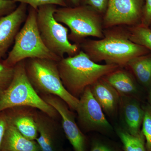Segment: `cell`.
Listing matches in <instances>:
<instances>
[{
	"instance_id": "22",
	"label": "cell",
	"mask_w": 151,
	"mask_h": 151,
	"mask_svg": "<svg viewBox=\"0 0 151 151\" xmlns=\"http://www.w3.org/2000/svg\"><path fill=\"white\" fill-rule=\"evenodd\" d=\"M14 67H8L4 64L3 60L0 59V94L5 91L13 78Z\"/></svg>"
},
{
	"instance_id": "8",
	"label": "cell",
	"mask_w": 151,
	"mask_h": 151,
	"mask_svg": "<svg viewBox=\"0 0 151 151\" xmlns=\"http://www.w3.org/2000/svg\"><path fill=\"white\" fill-rule=\"evenodd\" d=\"M75 111L77 113L78 126L82 132H97L107 134L113 131V127L92 94L90 86L86 87L79 98Z\"/></svg>"
},
{
	"instance_id": "13",
	"label": "cell",
	"mask_w": 151,
	"mask_h": 151,
	"mask_svg": "<svg viewBox=\"0 0 151 151\" xmlns=\"http://www.w3.org/2000/svg\"><path fill=\"white\" fill-rule=\"evenodd\" d=\"M37 109L28 106H17L4 111L9 122L25 137L36 140L38 137L36 116Z\"/></svg>"
},
{
	"instance_id": "31",
	"label": "cell",
	"mask_w": 151,
	"mask_h": 151,
	"mask_svg": "<svg viewBox=\"0 0 151 151\" xmlns=\"http://www.w3.org/2000/svg\"><path fill=\"white\" fill-rule=\"evenodd\" d=\"M150 27L151 28V25L150 26Z\"/></svg>"
},
{
	"instance_id": "16",
	"label": "cell",
	"mask_w": 151,
	"mask_h": 151,
	"mask_svg": "<svg viewBox=\"0 0 151 151\" xmlns=\"http://www.w3.org/2000/svg\"><path fill=\"white\" fill-rule=\"evenodd\" d=\"M1 151H42L36 140L25 137L9 122L3 139Z\"/></svg>"
},
{
	"instance_id": "29",
	"label": "cell",
	"mask_w": 151,
	"mask_h": 151,
	"mask_svg": "<svg viewBox=\"0 0 151 151\" xmlns=\"http://www.w3.org/2000/svg\"><path fill=\"white\" fill-rule=\"evenodd\" d=\"M67 7H75L81 5V0H64Z\"/></svg>"
},
{
	"instance_id": "17",
	"label": "cell",
	"mask_w": 151,
	"mask_h": 151,
	"mask_svg": "<svg viewBox=\"0 0 151 151\" xmlns=\"http://www.w3.org/2000/svg\"><path fill=\"white\" fill-rule=\"evenodd\" d=\"M102 78L122 96H129L137 91L132 76L125 70L119 68Z\"/></svg>"
},
{
	"instance_id": "19",
	"label": "cell",
	"mask_w": 151,
	"mask_h": 151,
	"mask_svg": "<svg viewBox=\"0 0 151 151\" xmlns=\"http://www.w3.org/2000/svg\"><path fill=\"white\" fill-rule=\"evenodd\" d=\"M116 133L122 142L124 151H146L145 139L142 132L139 136H134L126 129H118Z\"/></svg>"
},
{
	"instance_id": "7",
	"label": "cell",
	"mask_w": 151,
	"mask_h": 151,
	"mask_svg": "<svg viewBox=\"0 0 151 151\" xmlns=\"http://www.w3.org/2000/svg\"><path fill=\"white\" fill-rule=\"evenodd\" d=\"M57 8L54 5H46L38 8L37 14L38 29L47 48L62 58L65 54L75 55L79 52L78 44H72L68 38V28L57 21L54 14Z\"/></svg>"
},
{
	"instance_id": "32",
	"label": "cell",
	"mask_w": 151,
	"mask_h": 151,
	"mask_svg": "<svg viewBox=\"0 0 151 151\" xmlns=\"http://www.w3.org/2000/svg\"></svg>"
},
{
	"instance_id": "6",
	"label": "cell",
	"mask_w": 151,
	"mask_h": 151,
	"mask_svg": "<svg viewBox=\"0 0 151 151\" xmlns=\"http://www.w3.org/2000/svg\"><path fill=\"white\" fill-rule=\"evenodd\" d=\"M54 17L57 21L69 28L68 38L76 44H79L88 37L99 39L104 37L101 14L89 6L80 5L57 8Z\"/></svg>"
},
{
	"instance_id": "27",
	"label": "cell",
	"mask_w": 151,
	"mask_h": 151,
	"mask_svg": "<svg viewBox=\"0 0 151 151\" xmlns=\"http://www.w3.org/2000/svg\"><path fill=\"white\" fill-rule=\"evenodd\" d=\"M141 24L148 27L151 25V0H145Z\"/></svg>"
},
{
	"instance_id": "10",
	"label": "cell",
	"mask_w": 151,
	"mask_h": 151,
	"mask_svg": "<svg viewBox=\"0 0 151 151\" xmlns=\"http://www.w3.org/2000/svg\"><path fill=\"white\" fill-rule=\"evenodd\" d=\"M40 95L44 101L55 109L61 117L63 132L74 151H87L88 139L76 122L73 111L58 96L52 94Z\"/></svg>"
},
{
	"instance_id": "21",
	"label": "cell",
	"mask_w": 151,
	"mask_h": 151,
	"mask_svg": "<svg viewBox=\"0 0 151 151\" xmlns=\"http://www.w3.org/2000/svg\"><path fill=\"white\" fill-rule=\"evenodd\" d=\"M143 108L144 117L141 131L145 139L146 151H151V105L149 104Z\"/></svg>"
},
{
	"instance_id": "18",
	"label": "cell",
	"mask_w": 151,
	"mask_h": 151,
	"mask_svg": "<svg viewBox=\"0 0 151 151\" xmlns=\"http://www.w3.org/2000/svg\"><path fill=\"white\" fill-rule=\"evenodd\" d=\"M127 65L141 83L146 86L151 84V52L133 58Z\"/></svg>"
},
{
	"instance_id": "26",
	"label": "cell",
	"mask_w": 151,
	"mask_h": 151,
	"mask_svg": "<svg viewBox=\"0 0 151 151\" xmlns=\"http://www.w3.org/2000/svg\"><path fill=\"white\" fill-rule=\"evenodd\" d=\"M17 6L14 0H0V18L12 12Z\"/></svg>"
},
{
	"instance_id": "4",
	"label": "cell",
	"mask_w": 151,
	"mask_h": 151,
	"mask_svg": "<svg viewBox=\"0 0 151 151\" xmlns=\"http://www.w3.org/2000/svg\"><path fill=\"white\" fill-rule=\"evenodd\" d=\"M37 14V10L28 6L24 24L17 35L13 47L3 60L6 66L14 67L28 58H45L57 62L61 59L50 51L42 42L38 29Z\"/></svg>"
},
{
	"instance_id": "1",
	"label": "cell",
	"mask_w": 151,
	"mask_h": 151,
	"mask_svg": "<svg viewBox=\"0 0 151 151\" xmlns=\"http://www.w3.org/2000/svg\"><path fill=\"white\" fill-rule=\"evenodd\" d=\"M79 47L92 60L106 64L126 66L133 58L151 53L144 47L130 40L128 34L118 30L104 31L98 40H83Z\"/></svg>"
},
{
	"instance_id": "3",
	"label": "cell",
	"mask_w": 151,
	"mask_h": 151,
	"mask_svg": "<svg viewBox=\"0 0 151 151\" xmlns=\"http://www.w3.org/2000/svg\"><path fill=\"white\" fill-rule=\"evenodd\" d=\"M27 78L39 94H52L62 99L72 111H75L79 99L65 89L60 76L58 62L45 58H28L24 60Z\"/></svg>"
},
{
	"instance_id": "5",
	"label": "cell",
	"mask_w": 151,
	"mask_h": 151,
	"mask_svg": "<svg viewBox=\"0 0 151 151\" xmlns=\"http://www.w3.org/2000/svg\"><path fill=\"white\" fill-rule=\"evenodd\" d=\"M14 68L10 84L0 94V112L12 107L28 106L42 111L55 119L58 118L57 111L42 98L30 83L26 73L24 60L17 63Z\"/></svg>"
},
{
	"instance_id": "11",
	"label": "cell",
	"mask_w": 151,
	"mask_h": 151,
	"mask_svg": "<svg viewBox=\"0 0 151 151\" xmlns=\"http://www.w3.org/2000/svg\"><path fill=\"white\" fill-rule=\"evenodd\" d=\"M28 6L20 3L14 12L0 18V59L14 42L21 26L26 19Z\"/></svg>"
},
{
	"instance_id": "15",
	"label": "cell",
	"mask_w": 151,
	"mask_h": 151,
	"mask_svg": "<svg viewBox=\"0 0 151 151\" xmlns=\"http://www.w3.org/2000/svg\"><path fill=\"white\" fill-rule=\"evenodd\" d=\"M121 96L122 114L127 127L126 130L133 136H139L142 133L141 127L144 119V108L134 99L128 96Z\"/></svg>"
},
{
	"instance_id": "28",
	"label": "cell",
	"mask_w": 151,
	"mask_h": 151,
	"mask_svg": "<svg viewBox=\"0 0 151 151\" xmlns=\"http://www.w3.org/2000/svg\"><path fill=\"white\" fill-rule=\"evenodd\" d=\"M9 122L4 111L0 112V151H1L2 145Z\"/></svg>"
},
{
	"instance_id": "20",
	"label": "cell",
	"mask_w": 151,
	"mask_h": 151,
	"mask_svg": "<svg viewBox=\"0 0 151 151\" xmlns=\"http://www.w3.org/2000/svg\"><path fill=\"white\" fill-rule=\"evenodd\" d=\"M128 36L134 43L147 49L151 52V28L142 24L129 28Z\"/></svg>"
},
{
	"instance_id": "14",
	"label": "cell",
	"mask_w": 151,
	"mask_h": 151,
	"mask_svg": "<svg viewBox=\"0 0 151 151\" xmlns=\"http://www.w3.org/2000/svg\"><path fill=\"white\" fill-rule=\"evenodd\" d=\"M90 87L92 94L103 111L109 116L115 114L121 103V95L119 92L103 78Z\"/></svg>"
},
{
	"instance_id": "30",
	"label": "cell",
	"mask_w": 151,
	"mask_h": 151,
	"mask_svg": "<svg viewBox=\"0 0 151 151\" xmlns=\"http://www.w3.org/2000/svg\"><path fill=\"white\" fill-rule=\"evenodd\" d=\"M149 103L150 105H151V89L150 92V96H149Z\"/></svg>"
},
{
	"instance_id": "24",
	"label": "cell",
	"mask_w": 151,
	"mask_h": 151,
	"mask_svg": "<svg viewBox=\"0 0 151 151\" xmlns=\"http://www.w3.org/2000/svg\"><path fill=\"white\" fill-rule=\"evenodd\" d=\"M17 3H23L37 10L41 6L54 5L60 7H67L64 0H14Z\"/></svg>"
},
{
	"instance_id": "25",
	"label": "cell",
	"mask_w": 151,
	"mask_h": 151,
	"mask_svg": "<svg viewBox=\"0 0 151 151\" xmlns=\"http://www.w3.org/2000/svg\"><path fill=\"white\" fill-rule=\"evenodd\" d=\"M108 1V0H81V5L89 6L102 14L106 12Z\"/></svg>"
},
{
	"instance_id": "12",
	"label": "cell",
	"mask_w": 151,
	"mask_h": 151,
	"mask_svg": "<svg viewBox=\"0 0 151 151\" xmlns=\"http://www.w3.org/2000/svg\"><path fill=\"white\" fill-rule=\"evenodd\" d=\"M54 119L37 110L36 116L38 137L36 140L42 151H63L61 134Z\"/></svg>"
},
{
	"instance_id": "9",
	"label": "cell",
	"mask_w": 151,
	"mask_h": 151,
	"mask_svg": "<svg viewBox=\"0 0 151 151\" xmlns=\"http://www.w3.org/2000/svg\"><path fill=\"white\" fill-rule=\"evenodd\" d=\"M143 0H108L103 18V26H134L141 23Z\"/></svg>"
},
{
	"instance_id": "23",
	"label": "cell",
	"mask_w": 151,
	"mask_h": 151,
	"mask_svg": "<svg viewBox=\"0 0 151 151\" xmlns=\"http://www.w3.org/2000/svg\"><path fill=\"white\" fill-rule=\"evenodd\" d=\"M89 151H124L123 148H120L119 146L104 139L94 138L90 143Z\"/></svg>"
},
{
	"instance_id": "2",
	"label": "cell",
	"mask_w": 151,
	"mask_h": 151,
	"mask_svg": "<svg viewBox=\"0 0 151 151\" xmlns=\"http://www.w3.org/2000/svg\"><path fill=\"white\" fill-rule=\"evenodd\" d=\"M60 76L68 92L79 99L84 90L105 76L120 68L115 64H100L81 50L58 62Z\"/></svg>"
}]
</instances>
